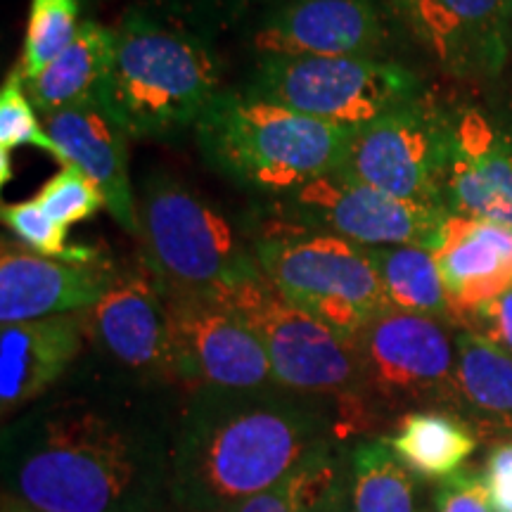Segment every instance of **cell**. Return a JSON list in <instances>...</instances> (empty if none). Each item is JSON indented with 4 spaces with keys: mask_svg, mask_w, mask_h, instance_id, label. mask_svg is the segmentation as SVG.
Listing matches in <instances>:
<instances>
[{
    "mask_svg": "<svg viewBox=\"0 0 512 512\" xmlns=\"http://www.w3.org/2000/svg\"><path fill=\"white\" fill-rule=\"evenodd\" d=\"M114 57V29L86 19L79 36L34 79L24 81L41 117L69 107L100 102Z\"/></svg>",
    "mask_w": 512,
    "mask_h": 512,
    "instance_id": "obj_22",
    "label": "cell"
},
{
    "mask_svg": "<svg viewBox=\"0 0 512 512\" xmlns=\"http://www.w3.org/2000/svg\"><path fill=\"white\" fill-rule=\"evenodd\" d=\"M432 512H494L482 472L460 470L441 479L434 491Z\"/></svg>",
    "mask_w": 512,
    "mask_h": 512,
    "instance_id": "obj_32",
    "label": "cell"
},
{
    "mask_svg": "<svg viewBox=\"0 0 512 512\" xmlns=\"http://www.w3.org/2000/svg\"><path fill=\"white\" fill-rule=\"evenodd\" d=\"M389 17L441 69L489 79L512 50V0H384Z\"/></svg>",
    "mask_w": 512,
    "mask_h": 512,
    "instance_id": "obj_13",
    "label": "cell"
},
{
    "mask_svg": "<svg viewBox=\"0 0 512 512\" xmlns=\"http://www.w3.org/2000/svg\"><path fill=\"white\" fill-rule=\"evenodd\" d=\"M164 290L183 384L195 389L275 387L264 344L238 313L211 294Z\"/></svg>",
    "mask_w": 512,
    "mask_h": 512,
    "instance_id": "obj_12",
    "label": "cell"
},
{
    "mask_svg": "<svg viewBox=\"0 0 512 512\" xmlns=\"http://www.w3.org/2000/svg\"><path fill=\"white\" fill-rule=\"evenodd\" d=\"M79 3L81 0H31L27 34L17 64L24 81L41 74L72 46L81 29Z\"/></svg>",
    "mask_w": 512,
    "mask_h": 512,
    "instance_id": "obj_27",
    "label": "cell"
},
{
    "mask_svg": "<svg viewBox=\"0 0 512 512\" xmlns=\"http://www.w3.org/2000/svg\"><path fill=\"white\" fill-rule=\"evenodd\" d=\"M313 512H351L347 505V496H344V479H342V486H339L335 494H332L323 505H318Z\"/></svg>",
    "mask_w": 512,
    "mask_h": 512,
    "instance_id": "obj_35",
    "label": "cell"
},
{
    "mask_svg": "<svg viewBox=\"0 0 512 512\" xmlns=\"http://www.w3.org/2000/svg\"><path fill=\"white\" fill-rule=\"evenodd\" d=\"M465 330L484 337L494 347L512 354V290H508L494 302L479 306V309L467 318Z\"/></svg>",
    "mask_w": 512,
    "mask_h": 512,
    "instance_id": "obj_33",
    "label": "cell"
},
{
    "mask_svg": "<svg viewBox=\"0 0 512 512\" xmlns=\"http://www.w3.org/2000/svg\"><path fill=\"white\" fill-rule=\"evenodd\" d=\"M387 444L413 477L441 482L463 470L477 451L479 434L451 408H420L396 420Z\"/></svg>",
    "mask_w": 512,
    "mask_h": 512,
    "instance_id": "obj_23",
    "label": "cell"
},
{
    "mask_svg": "<svg viewBox=\"0 0 512 512\" xmlns=\"http://www.w3.org/2000/svg\"><path fill=\"white\" fill-rule=\"evenodd\" d=\"M34 145L41 147L60 162V150L38 119L34 102L29 100L22 74L12 69L0 91V152H10L15 147Z\"/></svg>",
    "mask_w": 512,
    "mask_h": 512,
    "instance_id": "obj_28",
    "label": "cell"
},
{
    "mask_svg": "<svg viewBox=\"0 0 512 512\" xmlns=\"http://www.w3.org/2000/svg\"><path fill=\"white\" fill-rule=\"evenodd\" d=\"M3 512H38V510L29 508V505H24V503H19L17 498L3 494Z\"/></svg>",
    "mask_w": 512,
    "mask_h": 512,
    "instance_id": "obj_37",
    "label": "cell"
},
{
    "mask_svg": "<svg viewBox=\"0 0 512 512\" xmlns=\"http://www.w3.org/2000/svg\"><path fill=\"white\" fill-rule=\"evenodd\" d=\"M384 0H283L252 34L259 57H380L389 43Z\"/></svg>",
    "mask_w": 512,
    "mask_h": 512,
    "instance_id": "obj_15",
    "label": "cell"
},
{
    "mask_svg": "<svg viewBox=\"0 0 512 512\" xmlns=\"http://www.w3.org/2000/svg\"><path fill=\"white\" fill-rule=\"evenodd\" d=\"M3 223L31 252L57 256V259H81L93 254V249L88 247H69V228L50 219L36 200L3 204Z\"/></svg>",
    "mask_w": 512,
    "mask_h": 512,
    "instance_id": "obj_29",
    "label": "cell"
},
{
    "mask_svg": "<svg viewBox=\"0 0 512 512\" xmlns=\"http://www.w3.org/2000/svg\"><path fill=\"white\" fill-rule=\"evenodd\" d=\"M36 202L64 228L91 219L102 207H107L98 185L74 166H64L60 174L50 178L36 195Z\"/></svg>",
    "mask_w": 512,
    "mask_h": 512,
    "instance_id": "obj_30",
    "label": "cell"
},
{
    "mask_svg": "<svg viewBox=\"0 0 512 512\" xmlns=\"http://www.w3.org/2000/svg\"><path fill=\"white\" fill-rule=\"evenodd\" d=\"M358 396L373 420L456 401V339L441 320L387 309L354 342Z\"/></svg>",
    "mask_w": 512,
    "mask_h": 512,
    "instance_id": "obj_8",
    "label": "cell"
},
{
    "mask_svg": "<svg viewBox=\"0 0 512 512\" xmlns=\"http://www.w3.org/2000/svg\"><path fill=\"white\" fill-rule=\"evenodd\" d=\"M43 128L60 150V162L74 166L98 185L114 221L138 240V197L128 176V131L100 102L48 114Z\"/></svg>",
    "mask_w": 512,
    "mask_h": 512,
    "instance_id": "obj_18",
    "label": "cell"
},
{
    "mask_svg": "<svg viewBox=\"0 0 512 512\" xmlns=\"http://www.w3.org/2000/svg\"><path fill=\"white\" fill-rule=\"evenodd\" d=\"M482 475L494 512H512V441L491 446Z\"/></svg>",
    "mask_w": 512,
    "mask_h": 512,
    "instance_id": "obj_34",
    "label": "cell"
},
{
    "mask_svg": "<svg viewBox=\"0 0 512 512\" xmlns=\"http://www.w3.org/2000/svg\"><path fill=\"white\" fill-rule=\"evenodd\" d=\"M121 271L98 252L57 259L3 242L0 254V323H27L93 309Z\"/></svg>",
    "mask_w": 512,
    "mask_h": 512,
    "instance_id": "obj_16",
    "label": "cell"
},
{
    "mask_svg": "<svg viewBox=\"0 0 512 512\" xmlns=\"http://www.w3.org/2000/svg\"><path fill=\"white\" fill-rule=\"evenodd\" d=\"M283 0H164L169 19L195 31L204 41L216 34L238 27L249 12L264 5H278Z\"/></svg>",
    "mask_w": 512,
    "mask_h": 512,
    "instance_id": "obj_31",
    "label": "cell"
},
{
    "mask_svg": "<svg viewBox=\"0 0 512 512\" xmlns=\"http://www.w3.org/2000/svg\"><path fill=\"white\" fill-rule=\"evenodd\" d=\"M5 494L38 512H143V448L110 415L67 403L31 427Z\"/></svg>",
    "mask_w": 512,
    "mask_h": 512,
    "instance_id": "obj_2",
    "label": "cell"
},
{
    "mask_svg": "<svg viewBox=\"0 0 512 512\" xmlns=\"http://www.w3.org/2000/svg\"><path fill=\"white\" fill-rule=\"evenodd\" d=\"M83 323L121 368L145 380L183 384L164 290L145 264L121 273L110 292L83 311Z\"/></svg>",
    "mask_w": 512,
    "mask_h": 512,
    "instance_id": "obj_14",
    "label": "cell"
},
{
    "mask_svg": "<svg viewBox=\"0 0 512 512\" xmlns=\"http://www.w3.org/2000/svg\"><path fill=\"white\" fill-rule=\"evenodd\" d=\"M444 204L451 214L512 228V126L482 110L451 119Z\"/></svg>",
    "mask_w": 512,
    "mask_h": 512,
    "instance_id": "obj_17",
    "label": "cell"
},
{
    "mask_svg": "<svg viewBox=\"0 0 512 512\" xmlns=\"http://www.w3.org/2000/svg\"><path fill=\"white\" fill-rule=\"evenodd\" d=\"M143 264L166 290L223 294L261 273L252 240L214 204L169 174H152L138 197Z\"/></svg>",
    "mask_w": 512,
    "mask_h": 512,
    "instance_id": "obj_5",
    "label": "cell"
},
{
    "mask_svg": "<svg viewBox=\"0 0 512 512\" xmlns=\"http://www.w3.org/2000/svg\"><path fill=\"white\" fill-rule=\"evenodd\" d=\"M261 271L287 302L354 344L363 328L394 309L368 247L302 223H271L252 238Z\"/></svg>",
    "mask_w": 512,
    "mask_h": 512,
    "instance_id": "obj_6",
    "label": "cell"
},
{
    "mask_svg": "<svg viewBox=\"0 0 512 512\" xmlns=\"http://www.w3.org/2000/svg\"><path fill=\"white\" fill-rule=\"evenodd\" d=\"M86 323L83 313L53 316L0 330V408L3 415L36 401L79 358Z\"/></svg>",
    "mask_w": 512,
    "mask_h": 512,
    "instance_id": "obj_20",
    "label": "cell"
},
{
    "mask_svg": "<svg viewBox=\"0 0 512 512\" xmlns=\"http://www.w3.org/2000/svg\"><path fill=\"white\" fill-rule=\"evenodd\" d=\"M245 93L358 131L420 98V83L380 57H261Z\"/></svg>",
    "mask_w": 512,
    "mask_h": 512,
    "instance_id": "obj_7",
    "label": "cell"
},
{
    "mask_svg": "<svg viewBox=\"0 0 512 512\" xmlns=\"http://www.w3.org/2000/svg\"><path fill=\"white\" fill-rule=\"evenodd\" d=\"M432 252L456 325L465 328L479 306L512 290L510 226L448 214Z\"/></svg>",
    "mask_w": 512,
    "mask_h": 512,
    "instance_id": "obj_19",
    "label": "cell"
},
{
    "mask_svg": "<svg viewBox=\"0 0 512 512\" xmlns=\"http://www.w3.org/2000/svg\"><path fill=\"white\" fill-rule=\"evenodd\" d=\"M344 496L351 512H418V484L387 439L363 441L349 451Z\"/></svg>",
    "mask_w": 512,
    "mask_h": 512,
    "instance_id": "obj_25",
    "label": "cell"
},
{
    "mask_svg": "<svg viewBox=\"0 0 512 512\" xmlns=\"http://www.w3.org/2000/svg\"><path fill=\"white\" fill-rule=\"evenodd\" d=\"M448 166L451 119L420 95L354 131L339 171L401 200L446 209Z\"/></svg>",
    "mask_w": 512,
    "mask_h": 512,
    "instance_id": "obj_10",
    "label": "cell"
},
{
    "mask_svg": "<svg viewBox=\"0 0 512 512\" xmlns=\"http://www.w3.org/2000/svg\"><path fill=\"white\" fill-rule=\"evenodd\" d=\"M453 411L479 437L512 441V354L475 332L456 335V401Z\"/></svg>",
    "mask_w": 512,
    "mask_h": 512,
    "instance_id": "obj_21",
    "label": "cell"
},
{
    "mask_svg": "<svg viewBox=\"0 0 512 512\" xmlns=\"http://www.w3.org/2000/svg\"><path fill=\"white\" fill-rule=\"evenodd\" d=\"M12 178V155L10 152H0V183H8Z\"/></svg>",
    "mask_w": 512,
    "mask_h": 512,
    "instance_id": "obj_36",
    "label": "cell"
},
{
    "mask_svg": "<svg viewBox=\"0 0 512 512\" xmlns=\"http://www.w3.org/2000/svg\"><path fill=\"white\" fill-rule=\"evenodd\" d=\"M283 387L192 392L178 427L171 491L188 512H233L337 437V415Z\"/></svg>",
    "mask_w": 512,
    "mask_h": 512,
    "instance_id": "obj_1",
    "label": "cell"
},
{
    "mask_svg": "<svg viewBox=\"0 0 512 512\" xmlns=\"http://www.w3.org/2000/svg\"><path fill=\"white\" fill-rule=\"evenodd\" d=\"M422 512H425V510H422Z\"/></svg>",
    "mask_w": 512,
    "mask_h": 512,
    "instance_id": "obj_38",
    "label": "cell"
},
{
    "mask_svg": "<svg viewBox=\"0 0 512 512\" xmlns=\"http://www.w3.org/2000/svg\"><path fill=\"white\" fill-rule=\"evenodd\" d=\"M216 299L238 313L264 344L278 387L335 403L358 394L354 344L287 302L264 271Z\"/></svg>",
    "mask_w": 512,
    "mask_h": 512,
    "instance_id": "obj_9",
    "label": "cell"
},
{
    "mask_svg": "<svg viewBox=\"0 0 512 512\" xmlns=\"http://www.w3.org/2000/svg\"><path fill=\"white\" fill-rule=\"evenodd\" d=\"M294 223L325 230L361 247L434 249L448 211L408 202L332 171L283 197Z\"/></svg>",
    "mask_w": 512,
    "mask_h": 512,
    "instance_id": "obj_11",
    "label": "cell"
},
{
    "mask_svg": "<svg viewBox=\"0 0 512 512\" xmlns=\"http://www.w3.org/2000/svg\"><path fill=\"white\" fill-rule=\"evenodd\" d=\"M221 93L219 62L195 31L140 10L114 27L102 105L128 136L162 138L197 126Z\"/></svg>",
    "mask_w": 512,
    "mask_h": 512,
    "instance_id": "obj_3",
    "label": "cell"
},
{
    "mask_svg": "<svg viewBox=\"0 0 512 512\" xmlns=\"http://www.w3.org/2000/svg\"><path fill=\"white\" fill-rule=\"evenodd\" d=\"M368 256L394 309L456 325L432 249L415 245L368 247Z\"/></svg>",
    "mask_w": 512,
    "mask_h": 512,
    "instance_id": "obj_24",
    "label": "cell"
},
{
    "mask_svg": "<svg viewBox=\"0 0 512 512\" xmlns=\"http://www.w3.org/2000/svg\"><path fill=\"white\" fill-rule=\"evenodd\" d=\"M342 479L344 470L330 444L294 467L283 482L249 498L233 512H313L335 494Z\"/></svg>",
    "mask_w": 512,
    "mask_h": 512,
    "instance_id": "obj_26",
    "label": "cell"
},
{
    "mask_svg": "<svg viewBox=\"0 0 512 512\" xmlns=\"http://www.w3.org/2000/svg\"><path fill=\"white\" fill-rule=\"evenodd\" d=\"M195 128L204 157L223 176L247 190L283 197L339 171L354 136L351 128L228 91L211 102Z\"/></svg>",
    "mask_w": 512,
    "mask_h": 512,
    "instance_id": "obj_4",
    "label": "cell"
}]
</instances>
